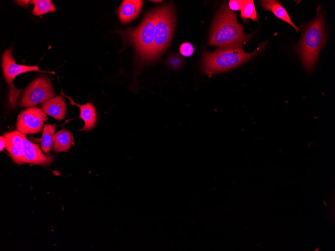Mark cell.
<instances>
[{
  "mask_svg": "<svg viewBox=\"0 0 335 251\" xmlns=\"http://www.w3.org/2000/svg\"><path fill=\"white\" fill-rule=\"evenodd\" d=\"M237 14L224 3L217 13L212 27L208 45L220 49L242 47L252 34L245 35L244 27L239 24Z\"/></svg>",
  "mask_w": 335,
  "mask_h": 251,
  "instance_id": "cell-1",
  "label": "cell"
},
{
  "mask_svg": "<svg viewBox=\"0 0 335 251\" xmlns=\"http://www.w3.org/2000/svg\"><path fill=\"white\" fill-rule=\"evenodd\" d=\"M325 42L323 15L318 10L316 16L304 27L298 49L305 69L313 68L321 47Z\"/></svg>",
  "mask_w": 335,
  "mask_h": 251,
  "instance_id": "cell-2",
  "label": "cell"
},
{
  "mask_svg": "<svg viewBox=\"0 0 335 251\" xmlns=\"http://www.w3.org/2000/svg\"><path fill=\"white\" fill-rule=\"evenodd\" d=\"M264 46L265 43H263L254 52L250 53H245L242 48L204 52L202 58L204 71L212 76L235 68L258 54Z\"/></svg>",
  "mask_w": 335,
  "mask_h": 251,
  "instance_id": "cell-3",
  "label": "cell"
},
{
  "mask_svg": "<svg viewBox=\"0 0 335 251\" xmlns=\"http://www.w3.org/2000/svg\"><path fill=\"white\" fill-rule=\"evenodd\" d=\"M156 19V8L145 15L139 26L129 29L126 33L127 38L134 45L138 55L144 60H152Z\"/></svg>",
  "mask_w": 335,
  "mask_h": 251,
  "instance_id": "cell-4",
  "label": "cell"
},
{
  "mask_svg": "<svg viewBox=\"0 0 335 251\" xmlns=\"http://www.w3.org/2000/svg\"><path fill=\"white\" fill-rule=\"evenodd\" d=\"M174 22V10L171 4L156 8L152 60L158 57L168 46L173 33Z\"/></svg>",
  "mask_w": 335,
  "mask_h": 251,
  "instance_id": "cell-5",
  "label": "cell"
},
{
  "mask_svg": "<svg viewBox=\"0 0 335 251\" xmlns=\"http://www.w3.org/2000/svg\"><path fill=\"white\" fill-rule=\"evenodd\" d=\"M13 48L7 49L2 55V69L4 78L10 86L9 100L13 109L16 108L17 100L21 91L13 84L14 80L19 75L31 72H48L40 70L37 65L26 66L17 64L12 55Z\"/></svg>",
  "mask_w": 335,
  "mask_h": 251,
  "instance_id": "cell-6",
  "label": "cell"
},
{
  "mask_svg": "<svg viewBox=\"0 0 335 251\" xmlns=\"http://www.w3.org/2000/svg\"><path fill=\"white\" fill-rule=\"evenodd\" d=\"M55 96L50 79L46 77H39L34 80L24 90L19 101V106L20 107H32Z\"/></svg>",
  "mask_w": 335,
  "mask_h": 251,
  "instance_id": "cell-7",
  "label": "cell"
},
{
  "mask_svg": "<svg viewBox=\"0 0 335 251\" xmlns=\"http://www.w3.org/2000/svg\"><path fill=\"white\" fill-rule=\"evenodd\" d=\"M46 114L37 107H29L18 115L16 123L18 131L24 134H37L43 128Z\"/></svg>",
  "mask_w": 335,
  "mask_h": 251,
  "instance_id": "cell-8",
  "label": "cell"
},
{
  "mask_svg": "<svg viewBox=\"0 0 335 251\" xmlns=\"http://www.w3.org/2000/svg\"><path fill=\"white\" fill-rule=\"evenodd\" d=\"M6 149L12 160L18 164L26 163L24 151L23 134L18 130L8 132L4 136Z\"/></svg>",
  "mask_w": 335,
  "mask_h": 251,
  "instance_id": "cell-9",
  "label": "cell"
},
{
  "mask_svg": "<svg viewBox=\"0 0 335 251\" xmlns=\"http://www.w3.org/2000/svg\"><path fill=\"white\" fill-rule=\"evenodd\" d=\"M24 151L26 163L49 166L54 160V156L44 154L38 144L29 141L23 134Z\"/></svg>",
  "mask_w": 335,
  "mask_h": 251,
  "instance_id": "cell-10",
  "label": "cell"
},
{
  "mask_svg": "<svg viewBox=\"0 0 335 251\" xmlns=\"http://www.w3.org/2000/svg\"><path fill=\"white\" fill-rule=\"evenodd\" d=\"M61 95L67 98L71 105L78 107L80 110L79 118L84 122L83 127L79 131H90L95 127L97 119V112L95 106L91 102H87L85 104L81 105L76 103L72 99L66 95L61 90Z\"/></svg>",
  "mask_w": 335,
  "mask_h": 251,
  "instance_id": "cell-11",
  "label": "cell"
},
{
  "mask_svg": "<svg viewBox=\"0 0 335 251\" xmlns=\"http://www.w3.org/2000/svg\"><path fill=\"white\" fill-rule=\"evenodd\" d=\"M41 109L46 115L62 120L65 118L67 105L64 98L62 96H58L42 103Z\"/></svg>",
  "mask_w": 335,
  "mask_h": 251,
  "instance_id": "cell-12",
  "label": "cell"
},
{
  "mask_svg": "<svg viewBox=\"0 0 335 251\" xmlns=\"http://www.w3.org/2000/svg\"><path fill=\"white\" fill-rule=\"evenodd\" d=\"M143 5L139 0H124L117 10L119 19L123 24L128 23L139 15Z\"/></svg>",
  "mask_w": 335,
  "mask_h": 251,
  "instance_id": "cell-13",
  "label": "cell"
},
{
  "mask_svg": "<svg viewBox=\"0 0 335 251\" xmlns=\"http://www.w3.org/2000/svg\"><path fill=\"white\" fill-rule=\"evenodd\" d=\"M73 143L72 133L63 129L54 134L52 148L56 152H66L70 150Z\"/></svg>",
  "mask_w": 335,
  "mask_h": 251,
  "instance_id": "cell-14",
  "label": "cell"
},
{
  "mask_svg": "<svg viewBox=\"0 0 335 251\" xmlns=\"http://www.w3.org/2000/svg\"><path fill=\"white\" fill-rule=\"evenodd\" d=\"M262 8L266 11H271L277 18L284 21L291 26L296 32L299 29L293 23L286 10L275 0H264L260 1Z\"/></svg>",
  "mask_w": 335,
  "mask_h": 251,
  "instance_id": "cell-15",
  "label": "cell"
},
{
  "mask_svg": "<svg viewBox=\"0 0 335 251\" xmlns=\"http://www.w3.org/2000/svg\"><path fill=\"white\" fill-rule=\"evenodd\" d=\"M56 126L55 124H46L44 126L41 143V148L45 153H48L53 147V137Z\"/></svg>",
  "mask_w": 335,
  "mask_h": 251,
  "instance_id": "cell-16",
  "label": "cell"
},
{
  "mask_svg": "<svg viewBox=\"0 0 335 251\" xmlns=\"http://www.w3.org/2000/svg\"><path fill=\"white\" fill-rule=\"evenodd\" d=\"M30 3L34 5L32 11L35 16H41L49 12L56 11V8L50 0H33Z\"/></svg>",
  "mask_w": 335,
  "mask_h": 251,
  "instance_id": "cell-17",
  "label": "cell"
},
{
  "mask_svg": "<svg viewBox=\"0 0 335 251\" xmlns=\"http://www.w3.org/2000/svg\"><path fill=\"white\" fill-rule=\"evenodd\" d=\"M240 17L246 21L248 19L254 22L258 21V17L253 1L244 0L241 9Z\"/></svg>",
  "mask_w": 335,
  "mask_h": 251,
  "instance_id": "cell-18",
  "label": "cell"
},
{
  "mask_svg": "<svg viewBox=\"0 0 335 251\" xmlns=\"http://www.w3.org/2000/svg\"><path fill=\"white\" fill-rule=\"evenodd\" d=\"M181 54L185 57L191 56L194 52V47L189 42H185L182 44L180 47Z\"/></svg>",
  "mask_w": 335,
  "mask_h": 251,
  "instance_id": "cell-19",
  "label": "cell"
},
{
  "mask_svg": "<svg viewBox=\"0 0 335 251\" xmlns=\"http://www.w3.org/2000/svg\"><path fill=\"white\" fill-rule=\"evenodd\" d=\"M243 4V1L242 0H231L229 2V9L233 11L241 10Z\"/></svg>",
  "mask_w": 335,
  "mask_h": 251,
  "instance_id": "cell-20",
  "label": "cell"
},
{
  "mask_svg": "<svg viewBox=\"0 0 335 251\" xmlns=\"http://www.w3.org/2000/svg\"><path fill=\"white\" fill-rule=\"evenodd\" d=\"M6 147V141L4 136H1L0 138V150L2 151Z\"/></svg>",
  "mask_w": 335,
  "mask_h": 251,
  "instance_id": "cell-21",
  "label": "cell"
},
{
  "mask_svg": "<svg viewBox=\"0 0 335 251\" xmlns=\"http://www.w3.org/2000/svg\"><path fill=\"white\" fill-rule=\"evenodd\" d=\"M152 2H160V1H152Z\"/></svg>",
  "mask_w": 335,
  "mask_h": 251,
  "instance_id": "cell-22",
  "label": "cell"
}]
</instances>
